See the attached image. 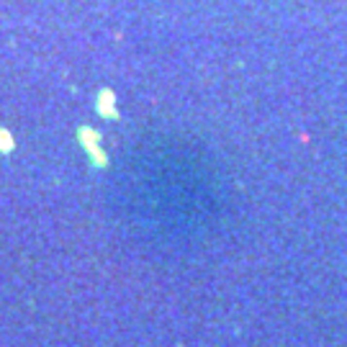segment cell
Masks as SVG:
<instances>
[{
	"instance_id": "1",
	"label": "cell",
	"mask_w": 347,
	"mask_h": 347,
	"mask_svg": "<svg viewBox=\"0 0 347 347\" xmlns=\"http://www.w3.org/2000/svg\"><path fill=\"white\" fill-rule=\"evenodd\" d=\"M98 111H100V113H106V116H111V118H116L113 95L108 93V90H103V93H100V103H98Z\"/></svg>"
}]
</instances>
